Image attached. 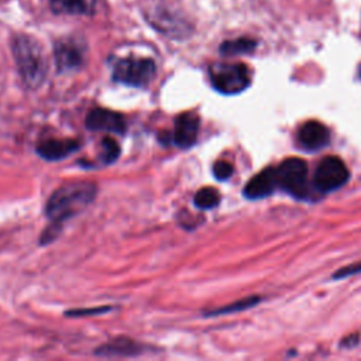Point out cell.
<instances>
[{"mask_svg": "<svg viewBox=\"0 0 361 361\" xmlns=\"http://www.w3.org/2000/svg\"><path fill=\"white\" fill-rule=\"evenodd\" d=\"M96 185L87 180L63 183L48 199L45 206L47 217L54 223H63L89 206L96 197Z\"/></svg>", "mask_w": 361, "mask_h": 361, "instance_id": "6da1fadb", "label": "cell"}, {"mask_svg": "<svg viewBox=\"0 0 361 361\" xmlns=\"http://www.w3.org/2000/svg\"><path fill=\"white\" fill-rule=\"evenodd\" d=\"M13 56L24 85L30 89L39 87L48 73V61L41 44L25 34H18L11 41Z\"/></svg>", "mask_w": 361, "mask_h": 361, "instance_id": "7a4b0ae2", "label": "cell"}, {"mask_svg": "<svg viewBox=\"0 0 361 361\" xmlns=\"http://www.w3.org/2000/svg\"><path fill=\"white\" fill-rule=\"evenodd\" d=\"M155 73L157 65L149 58H123L118 59L113 68V79L133 87L148 86L155 78Z\"/></svg>", "mask_w": 361, "mask_h": 361, "instance_id": "3957f363", "label": "cell"}, {"mask_svg": "<svg viewBox=\"0 0 361 361\" xmlns=\"http://www.w3.org/2000/svg\"><path fill=\"white\" fill-rule=\"evenodd\" d=\"M212 86L224 94H235L250 85L248 68L244 63L217 62L209 68Z\"/></svg>", "mask_w": 361, "mask_h": 361, "instance_id": "277c9868", "label": "cell"}, {"mask_svg": "<svg viewBox=\"0 0 361 361\" xmlns=\"http://www.w3.org/2000/svg\"><path fill=\"white\" fill-rule=\"evenodd\" d=\"M276 169L278 185L296 197L307 193V165L300 158H286Z\"/></svg>", "mask_w": 361, "mask_h": 361, "instance_id": "5b68a950", "label": "cell"}, {"mask_svg": "<svg viewBox=\"0 0 361 361\" xmlns=\"http://www.w3.org/2000/svg\"><path fill=\"white\" fill-rule=\"evenodd\" d=\"M348 179L345 164L337 157L323 158L314 172V185L320 192H331L343 186Z\"/></svg>", "mask_w": 361, "mask_h": 361, "instance_id": "8992f818", "label": "cell"}, {"mask_svg": "<svg viewBox=\"0 0 361 361\" xmlns=\"http://www.w3.org/2000/svg\"><path fill=\"white\" fill-rule=\"evenodd\" d=\"M55 63L59 72H69L79 69L85 63L86 45L82 39L69 37L59 39L54 49Z\"/></svg>", "mask_w": 361, "mask_h": 361, "instance_id": "52a82bcc", "label": "cell"}, {"mask_svg": "<svg viewBox=\"0 0 361 361\" xmlns=\"http://www.w3.org/2000/svg\"><path fill=\"white\" fill-rule=\"evenodd\" d=\"M86 127L92 131H107V133H116L123 134L127 130V121L123 114L103 109L96 107L92 109L86 117Z\"/></svg>", "mask_w": 361, "mask_h": 361, "instance_id": "ba28073f", "label": "cell"}, {"mask_svg": "<svg viewBox=\"0 0 361 361\" xmlns=\"http://www.w3.org/2000/svg\"><path fill=\"white\" fill-rule=\"evenodd\" d=\"M197 133L199 116L192 111H185L175 118L173 131L171 133V141L179 148H189L196 142Z\"/></svg>", "mask_w": 361, "mask_h": 361, "instance_id": "9c48e42d", "label": "cell"}, {"mask_svg": "<svg viewBox=\"0 0 361 361\" xmlns=\"http://www.w3.org/2000/svg\"><path fill=\"white\" fill-rule=\"evenodd\" d=\"M147 18L149 23L165 35L180 38L188 34L186 24L172 11H166L164 7H151V11L147 13Z\"/></svg>", "mask_w": 361, "mask_h": 361, "instance_id": "30bf717a", "label": "cell"}, {"mask_svg": "<svg viewBox=\"0 0 361 361\" xmlns=\"http://www.w3.org/2000/svg\"><path fill=\"white\" fill-rule=\"evenodd\" d=\"M278 186L276 169L267 168L248 180L244 188V196L248 199H261L271 195Z\"/></svg>", "mask_w": 361, "mask_h": 361, "instance_id": "8fae6325", "label": "cell"}, {"mask_svg": "<svg viewBox=\"0 0 361 361\" xmlns=\"http://www.w3.org/2000/svg\"><path fill=\"white\" fill-rule=\"evenodd\" d=\"M80 142L73 138H49L38 144L37 152L41 158L48 161L63 159L76 149H79Z\"/></svg>", "mask_w": 361, "mask_h": 361, "instance_id": "7c38bea8", "label": "cell"}, {"mask_svg": "<svg viewBox=\"0 0 361 361\" xmlns=\"http://www.w3.org/2000/svg\"><path fill=\"white\" fill-rule=\"evenodd\" d=\"M298 140L299 144L306 149H320L329 141V131L319 121H307L299 128Z\"/></svg>", "mask_w": 361, "mask_h": 361, "instance_id": "4fadbf2b", "label": "cell"}, {"mask_svg": "<svg viewBox=\"0 0 361 361\" xmlns=\"http://www.w3.org/2000/svg\"><path fill=\"white\" fill-rule=\"evenodd\" d=\"M49 4L56 14L93 16L97 10L99 0H49Z\"/></svg>", "mask_w": 361, "mask_h": 361, "instance_id": "5bb4252c", "label": "cell"}, {"mask_svg": "<svg viewBox=\"0 0 361 361\" xmlns=\"http://www.w3.org/2000/svg\"><path fill=\"white\" fill-rule=\"evenodd\" d=\"M142 351V345L130 340V338H114L110 343H104L103 345L97 347L94 354L102 357H128L135 355Z\"/></svg>", "mask_w": 361, "mask_h": 361, "instance_id": "9a60e30c", "label": "cell"}, {"mask_svg": "<svg viewBox=\"0 0 361 361\" xmlns=\"http://www.w3.org/2000/svg\"><path fill=\"white\" fill-rule=\"evenodd\" d=\"M255 47H257V42L251 38H237V39L224 41L220 45V54L227 56L248 54V52H252Z\"/></svg>", "mask_w": 361, "mask_h": 361, "instance_id": "2e32d148", "label": "cell"}, {"mask_svg": "<svg viewBox=\"0 0 361 361\" xmlns=\"http://www.w3.org/2000/svg\"><path fill=\"white\" fill-rule=\"evenodd\" d=\"M219 202H220V195H219L217 189L210 188V186L199 189L193 197V203L196 204V207L203 209V210L216 207L219 204Z\"/></svg>", "mask_w": 361, "mask_h": 361, "instance_id": "e0dca14e", "label": "cell"}, {"mask_svg": "<svg viewBox=\"0 0 361 361\" xmlns=\"http://www.w3.org/2000/svg\"><path fill=\"white\" fill-rule=\"evenodd\" d=\"M120 155V147L117 141L111 137H104L100 144V159L104 164L114 162Z\"/></svg>", "mask_w": 361, "mask_h": 361, "instance_id": "ac0fdd59", "label": "cell"}, {"mask_svg": "<svg viewBox=\"0 0 361 361\" xmlns=\"http://www.w3.org/2000/svg\"><path fill=\"white\" fill-rule=\"evenodd\" d=\"M259 302V298L258 296H252V298H247V299H243V300H238V302H234L228 306H224L221 309H216V310H210L207 312L206 314L209 316H214V314H224V313H233V312H238V310H244L247 307H251L254 305H257Z\"/></svg>", "mask_w": 361, "mask_h": 361, "instance_id": "d6986e66", "label": "cell"}, {"mask_svg": "<svg viewBox=\"0 0 361 361\" xmlns=\"http://www.w3.org/2000/svg\"><path fill=\"white\" fill-rule=\"evenodd\" d=\"M213 173L219 180H226L233 175V165L227 161H217L213 166Z\"/></svg>", "mask_w": 361, "mask_h": 361, "instance_id": "ffe728a7", "label": "cell"}, {"mask_svg": "<svg viewBox=\"0 0 361 361\" xmlns=\"http://www.w3.org/2000/svg\"><path fill=\"white\" fill-rule=\"evenodd\" d=\"M113 307L109 306H102V307H93V309H79V310H68L65 314L66 316H73V317H80L86 314H99V313H106L110 312Z\"/></svg>", "mask_w": 361, "mask_h": 361, "instance_id": "44dd1931", "label": "cell"}, {"mask_svg": "<svg viewBox=\"0 0 361 361\" xmlns=\"http://www.w3.org/2000/svg\"><path fill=\"white\" fill-rule=\"evenodd\" d=\"M358 272H361V262H357L354 265H348L345 268H341L333 276L334 278H344V276H350V275H354V274H358Z\"/></svg>", "mask_w": 361, "mask_h": 361, "instance_id": "7402d4cb", "label": "cell"}, {"mask_svg": "<svg viewBox=\"0 0 361 361\" xmlns=\"http://www.w3.org/2000/svg\"><path fill=\"white\" fill-rule=\"evenodd\" d=\"M360 76H361V69H360Z\"/></svg>", "mask_w": 361, "mask_h": 361, "instance_id": "603a6c76", "label": "cell"}]
</instances>
